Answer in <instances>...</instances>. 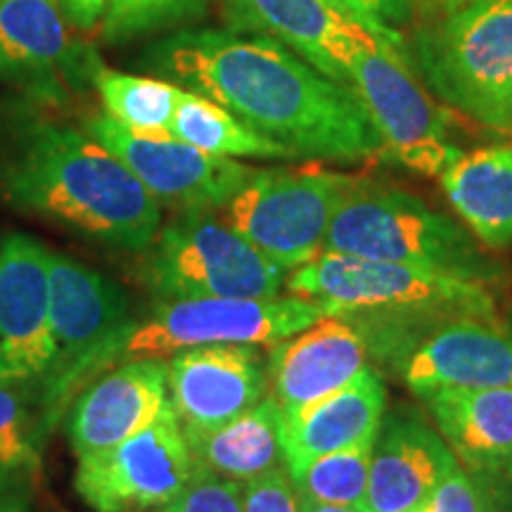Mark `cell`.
I'll return each mask as SVG.
<instances>
[{
	"label": "cell",
	"instance_id": "obj_3",
	"mask_svg": "<svg viewBox=\"0 0 512 512\" xmlns=\"http://www.w3.org/2000/svg\"><path fill=\"white\" fill-rule=\"evenodd\" d=\"M285 287L294 297L316 299L330 316L382 328L392 344L448 320L496 318L494 297L479 280L337 252H323L294 268Z\"/></svg>",
	"mask_w": 512,
	"mask_h": 512
},
{
	"label": "cell",
	"instance_id": "obj_38",
	"mask_svg": "<svg viewBox=\"0 0 512 512\" xmlns=\"http://www.w3.org/2000/svg\"><path fill=\"white\" fill-rule=\"evenodd\" d=\"M430 3H439V5H456V3H460V0H430Z\"/></svg>",
	"mask_w": 512,
	"mask_h": 512
},
{
	"label": "cell",
	"instance_id": "obj_14",
	"mask_svg": "<svg viewBox=\"0 0 512 512\" xmlns=\"http://www.w3.org/2000/svg\"><path fill=\"white\" fill-rule=\"evenodd\" d=\"M268 363L256 344H214L169 358L171 406L185 439L228 425L266 396Z\"/></svg>",
	"mask_w": 512,
	"mask_h": 512
},
{
	"label": "cell",
	"instance_id": "obj_26",
	"mask_svg": "<svg viewBox=\"0 0 512 512\" xmlns=\"http://www.w3.org/2000/svg\"><path fill=\"white\" fill-rule=\"evenodd\" d=\"M107 117L133 131H169L183 88L166 79L124 74L98 62L93 72Z\"/></svg>",
	"mask_w": 512,
	"mask_h": 512
},
{
	"label": "cell",
	"instance_id": "obj_22",
	"mask_svg": "<svg viewBox=\"0 0 512 512\" xmlns=\"http://www.w3.org/2000/svg\"><path fill=\"white\" fill-rule=\"evenodd\" d=\"M453 456L470 472L512 463V387H441L422 396Z\"/></svg>",
	"mask_w": 512,
	"mask_h": 512
},
{
	"label": "cell",
	"instance_id": "obj_21",
	"mask_svg": "<svg viewBox=\"0 0 512 512\" xmlns=\"http://www.w3.org/2000/svg\"><path fill=\"white\" fill-rule=\"evenodd\" d=\"M387 408L380 375L366 366L347 387L283 413V453L287 470H297L325 453L375 444Z\"/></svg>",
	"mask_w": 512,
	"mask_h": 512
},
{
	"label": "cell",
	"instance_id": "obj_24",
	"mask_svg": "<svg viewBox=\"0 0 512 512\" xmlns=\"http://www.w3.org/2000/svg\"><path fill=\"white\" fill-rule=\"evenodd\" d=\"M188 446L195 465L235 482H247L285 465L283 408L273 394H266L228 425L188 439Z\"/></svg>",
	"mask_w": 512,
	"mask_h": 512
},
{
	"label": "cell",
	"instance_id": "obj_13",
	"mask_svg": "<svg viewBox=\"0 0 512 512\" xmlns=\"http://www.w3.org/2000/svg\"><path fill=\"white\" fill-rule=\"evenodd\" d=\"M50 249L29 235L0 240V380L36 384L53 361Z\"/></svg>",
	"mask_w": 512,
	"mask_h": 512
},
{
	"label": "cell",
	"instance_id": "obj_27",
	"mask_svg": "<svg viewBox=\"0 0 512 512\" xmlns=\"http://www.w3.org/2000/svg\"><path fill=\"white\" fill-rule=\"evenodd\" d=\"M373 446L375 444H363L325 453L297 470H287L299 498L361 510L368 489Z\"/></svg>",
	"mask_w": 512,
	"mask_h": 512
},
{
	"label": "cell",
	"instance_id": "obj_36",
	"mask_svg": "<svg viewBox=\"0 0 512 512\" xmlns=\"http://www.w3.org/2000/svg\"><path fill=\"white\" fill-rule=\"evenodd\" d=\"M299 503H302V512H361L358 508H347V505L318 503V501H309V498H299Z\"/></svg>",
	"mask_w": 512,
	"mask_h": 512
},
{
	"label": "cell",
	"instance_id": "obj_9",
	"mask_svg": "<svg viewBox=\"0 0 512 512\" xmlns=\"http://www.w3.org/2000/svg\"><path fill=\"white\" fill-rule=\"evenodd\" d=\"M330 316L316 299L304 297H200L162 302L136 320L119 363L166 358L176 351L214 344H278L320 318Z\"/></svg>",
	"mask_w": 512,
	"mask_h": 512
},
{
	"label": "cell",
	"instance_id": "obj_29",
	"mask_svg": "<svg viewBox=\"0 0 512 512\" xmlns=\"http://www.w3.org/2000/svg\"><path fill=\"white\" fill-rule=\"evenodd\" d=\"M209 0H107L102 36L110 43L133 41L202 17Z\"/></svg>",
	"mask_w": 512,
	"mask_h": 512
},
{
	"label": "cell",
	"instance_id": "obj_25",
	"mask_svg": "<svg viewBox=\"0 0 512 512\" xmlns=\"http://www.w3.org/2000/svg\"><path fill=\"white\" fill-rule=\"evenodd\" d=\"M169 133L216 157L297 159L290 147L254 131L219 102L183 88Z\"/></svg>",
	"mask_w": 512,
	"mask_h": 512
},
{
	"label": "cell",
	"instance_id": "obj_34",
	"mask_svg": "<svg viewBox=\"0 0 512 512\" xmlns=\"http://www.w3.org/2000/svg\"><path fill=\"white\" fill-rule=\"evenodd\" d=\"M482 482V512H512V489L503 482V472H475Z\"/></svg>",
	"mask_w": 512,
	"mask_h": 512
},
{
	"label": "cell",
	"instance_id": "obj_20",
	"mask_svg": "<svg viewBox=\"0 0 512 512\" xmlns=\"http://www.w3.org/2000/svg\"><path fill=\"white\" fill-rule=\"evenodd\" d=\"M238 31L283 43L320 74L344 83L349 57L370 38L368 29L330 8L325 0H223Z\"/></svg>",
	"mask_w": 512,
	"mask_h": 512
},
{
	"label": "cell",
	"instance_id": "obj_17",
	"mask_svg": "<svg viewBox=\"0 0 512 512\" xmlns=\"http://www.w3.org/2000/svg\"><path fill=\"white\" fill-rule=\"evenodd\" d=\"M403 380L425 396L441 387H512V328L496 318H456L415 344Z\"/></svg>",
	"mask_w": 512,
	"mask_h": 512
},
{
	"label": "cell",
	"instance_id": "obj_15",
	"mask_svg": "<svg viewBox=\"0 0 512 512\" xmlns=\"http://www.w3.org/2000/svg\"><path fill=\"white\" fill-rule=\"evenodd\" d=\"M174 411L166 358H133L83 387L64 432L74 456L117 446Z\"/></svg>",
	"mask_w": 512,
	"mask_h": 512
},
{
	"label": "cell",
	"instance_id": "obj_16",
	"mask_svg": "<svg viewBox=\"0 0 512 512\" xmlns=\"http://www.w3.org/2000/svg\"><path fill=\"white\" fill-rule=\"evenodd\" d=\"M95 67L57 0H0V83L55 98L83 76L93 81Z\"/></svg>",
	"mask_w": 512,
	"mask_h": 512
},
{
	"label": "cell",
	"instance_id": "obj_41",
	"mask_svg": "<svg viewBox=\"0 0 512 512\" xmlns=\"http://www.w3.org/2000/svg\"><path fill=\"white\" fill-rule=\"evenodd\" d=\"M408 3H415V0H408Z\"/></svg>",
	"mask_w": 512,
	"mask_h": 512
},
{
	"label": "cell",
	"instance_id": "obj_32",
	"mask_svg": "<svg viewBox=\"0 0 512 512\" xmlns=\"http://www.w3.org/2000/svg\"><path fill=\"white\" fill-rule=\"evenodd\" d=\"M242 510L245 512H302L299 494L290 472L273 467L264 475L242 482Z\"/></svg>",
	"mask_w": 512,
	"mask_h": 512
},
{
	"label": "cell",
	"instance_id": "obj_7",
	"mask_svg": "<svg viewBox=\"0 0 512 512\" xmlns=\"http://www.w3.org/2000/svg\"><path fill=\"white\" fill-rule=\"evenodd\" d=\"M162 302L200 297H278L285 268L268 259L211 211H181L147 247L140 268Z\"/></svg>",
	"mask_w": 512,
	"mask_h": 512
},
{
	"label": "cell",
	"instance_id": "obj_2",
	"mask_svg": "<svg viewBox=\"0 0 512 512\" xmlns=\"http://www.w3.org/2000/svg\"><path fill=\"white\" fill-rule=\"evenodd\" d=\"M0 195L100 245L143 252L157 238L162 207L131 169L91 133L31 124L0 162Z\"/></svg>",
	"mask_w": 512,
	"mask_h": 512
},
{
	"label": "cell",
	"instance_id": "obj_19",
	"mask_svg": "<svg viewBox=\"0 0 512 512\" xmlns=\"http://www.w3.org/2000/svg\"><path fill=\"white\" fill-rule=\"evenodd\" d=\"M368 366V342L347 318L325 316L278 342L268 356V380L283 413L299 411L347 387Z\"/></svg>",
	"mask_w": 512,
	"mask_h": 512
},
{
	"label": "cell",
	"instance_id": "obj_1",
	"mask_svg": "<svg viewBox=\"0 0 512 512\" xmlns=\"http://www.w3.org/2000/svg\"><path fill=\"white\" fill-rule=\"evenodd\" d=\"M140 64L219 102L297 157L361 162L384 150L373 119L347 83L320 74L273 38L178 31L147 48Z\"/></svg>",
	"mask_w": 512,
	"mask_h": 512
},
{
	"label": "cell",
	"instance_id": "obj_28",
	"mask_svg": "<svg viewBox=\"0 0 512 512\" xmlns=\"http://www.w3.org/2000/svg\"><path fill=\"white\" fill-rule=\"evenodd\" d=\"M43 439L27 384L0 380V482L34 475Z\"/></svg>",
	"mask_w": 512,
	"mask_h": 512
},
{
	"label": "cell",
	"instance_id": "obj_5",
	"mask_svg": "<svg viewBox=\"0 0 512 512\" xmlns=\"http://www.w3.org/2000/svg\"><path fill=\"white\" fill-rule=\"evenodd\" d=\"M325 252L392 261L491 283L498 266L456 221L408 192L351 178L332 216Z\"/></svg>",
	"mask_w": 512,
	"mask_h": 512
},
{
	"label": "cell",
	"instance_id": "obj_23",
	"mask_svg": "<svg viewBox=\"0 0 512 512\" xmlns=\"http://www.w3.org/2000/svg\"><path fill=\"white\" fill-rule=\"evenodd\" d=\"M441 188L486 247L512 242V145L460 155L441 171Z\"/></svg>",
	"mask_w": 512,
	"mask_h": 512
},
{
	"label": "cell",
	"instance_id": "obj_4",
	"mask_svg": "<svg viewBox=\"0 0 512 512\" xmlns=\"http://www.w3.org/2000/svg\"><path fill=\"white\" fill-rule=\"evenodd\" d=\"M136 318L126 290L81 261L50 254V332L53 361L29 392L43 437L64 418L74 394L117 366Z\"/></svg>",
	"mask_w": 512,
	"mask_h": 512
},
{
	"label": "cell",
	"instance_id": "obj_12",
	"mask_svg": "<svg viewBox=\"0 0 512 512\" xmlns=\"http://www.w3.org/2000/svg\"><path fill=\"white\" fill-rule=\"evenodd\" d=\"M88 133L124 162L159 204L181 211H214L233 200L256 169L238 159L197 150L169 131H133L107 114Z\"/></svg>",
	"mask_w": 512,
	"mask_h": 512
},
{
	"label": "cell",
	"instance_id": "obj_40",
	"mask_svg": "<svg viewBox=\"0 0 512 512\" xmlns=\"http://www.w3.org/2000/svg\"><path fill=\"white\" fill-rule=\"evenodd\" d=\"M508 472H510V475H512V463H510V467H508Z\"/></svg>",
	"mask_w": 512,
	"mask_h": 512
},
{
	"label": "cell",
	"instance_id": "obj_10",
	"mask_svg": "<svg viewBox=\"0 0 512 512\" xmlns=\"http://www.w3.org/2000/svg\"><path fill=\"white\" fill-rule=\"evenodd\" d=\"M344 83L361 98L384 150L401 164L437 176L460 157L446 140V114L415 81L401 50L366 38L349 57Z\"/></svg>",
	"mask_w": 512,
	"mask_h": 512
},
{
	"label": "cell",
	"instance_id": "obj_11",
	"mask_svg": "<svg viewBox=\"0 0 512 512\" xmlns=\"http://www.w3.org/2000/svg\"><path fill=\"white\" fill-rule=\"evenodd\" d=\"M176 413L117 446L76 458L74 489L95 512H145L169 505L195 475Z\"/></svg>",
	"mask_w": 512,
	"mask_h": 512
},
{
	"label": "cell",
	"instance_id": "obj_18",
	"mask_svg": "<svg viewBox=\"0 0 512 512\" xmlns=\"http://www.w3.org/2000/svg\"><path fill=\"white\" fill-rule=\"evenodd\" d=\"M456 463L446 441L418 413H392L377 432L361 512L427 508L434 489Z\"/></svg>",
	"mask_w": 512,
	"mask_h": 512
},
{
	"label": "cell",
	"instance_id": "obj_39",
	"mask_svg": "<svg viewBox=\"0 0 512 512\" xmlns=\"http://www.w3.org/2000/svg\"><path fill=\"white\" fill-rule=\"evenodd\" d=\"M415 512H427V508H422V510H415Z\"/></svg>",
	"mask_w": 512,
	"mask_h": 512
},
{
	"label": "cell",
	"instance_id": "obj_37",
	"mask_svg": "<svg viewBox=\"0 0 512 512\" xmlns=\"http://www.w3.org/2000/svg\"><path fill=\"white\" fill-rule=\"evenodd\" d=\"M0 512H27V505L17 496H0Z\"/></svg>",
	"mask_w": 512,
	"mask_h": 512
},
{
	"label": "cell",
	"instance_id": "obj_33",
	"mask_svg": "<svg viewBox=\"0 0 512 512\" xmlns=\"http://www.w3.org/2000/svg\"><path fill=\"white\" fill-rule=\"evenodd\" d=\"M484 491L475 472L456 463L427 503V512H482Z\"/></svg>",
	"mask_w": 512,
	"mask_h": 512
},
{
	"label": "cell",
	"instance_id": "obj_31",
	"mask_svg": "<svg viewBox=\"0 0 512 512\" xmlns=\"http://www.w3.org/2000/svg\"><path fill=\"white\" fill-rule=\"evenodd\" d=\"M330 8L351 22L361 24L370 34L382 38L384 43L403 50V38L394 24L406 22L411 3L408 0H325Z\"/></svg>",
	"mask_w": 512,
	"mask_h": 512
},
{
	"label": "cell",
	"instance_id": "obj_35",
	"mask_svg": "<svg viewBox=\"0 0 512 512\" xmlns=\"http://www.w3.org/2000/svg\"><path fill=\"white\" fill-rule=\"evenodd\" d=\"M69 24L76 29H93L105 15L107 0H57Z\"/></svg>",
	"mask_w": 512,
	"mask_h": 512
},
{
	"label": "cell",
	"instance_id": "obj_6",
	"mask_svg": "<svg viewBox=\"0 0 512 512\" xmlns=\"http://www.w3.org/2000/svg\"><path fill=\"white\" fill-rule=\"evenodd\" d=\"M427 86L498 131H512V0H460L415 38Z\"/></svg>",
	"mask_w": 512,
	"mask_h": 512
},
{
	"label": "cell",
	"instance_id": "obj_8",
	"mask_svg": "<svg viewBox=\"0 0 512 512\" xmlns=\"http://www.w3.org/2000/svg\"><path fill=\"white\" fill-rule=\"evenodd\" d=\"M351 178L323 169H256L226 207V223L285 271L325 252Z\"/></svg>",
	"mask_w": 512,
	"mask_h": 512
},
{
	"label": "cell",
	"instance_id": "obj_30",
	"mask_svg": "<svg viewBox=\"0 0 512 512\" xmlns=\"http://www.w3.org/2000/svg\"><path fill=\"white\" fill-rule=\"evenodd\" d=\"M157 512H245L242 510V482L195 467V475L174 501Z\"/></svg>",
	"mask_w": 512,
	"mask_h": 512
}]
</instances>
